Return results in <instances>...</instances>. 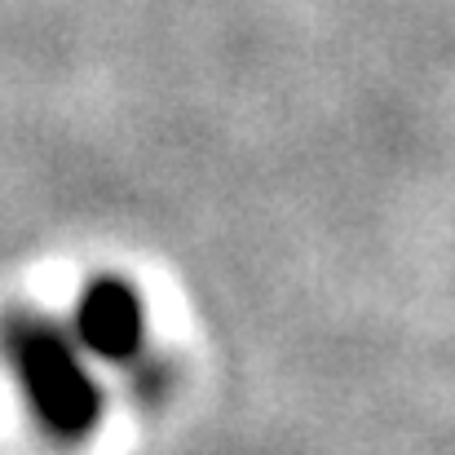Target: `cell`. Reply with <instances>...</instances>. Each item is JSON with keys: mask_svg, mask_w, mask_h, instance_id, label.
Returning <instances> with one entry per match:
<instances>
[{"mask_svg": "<svg viewBox=\"0 0 455 455\" xmlns=\"http://www.w3.org/2000/svg\"><path fill=\"white\" fill-rule=\"evenodd\" d=\"M4 349L31 411L53 434L76 438L98 420V385L80 358V336L44 318H13L4 331Z\"/></svg>", "mask_w": 455, "mask_h": 455, "instance_id": "obj_1", "label": "cell"}, {"mask_svg": "<svg viewBox=\"0 0 455 455\" xmlns=\"http://www.w3.org/2000/svg\"><path fill=\"white\" fill-rule=\"evenodd\" d=\"M76 336L89 354L111 363L133 358L142 349V305L124 283H93L76 314Z\"/></svg>", "mask_w": 455, "mask_h": 455, "instance_id": "obj_2", "label": "cell"}]
</instances>
